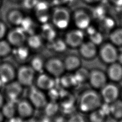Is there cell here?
<instances>
[{
	"label": "cell",
	"mask_w": 122,
	"mask_h": 122,
	"mask_svg": "<svg viewBox=\"0 0 122 122\" xmlns=\"http://www.w3.org/2000/svg\"><path fill=\"white\" fill-rule=\"evenodd\" d=\"M90 71L85 68H79L75 71L74 76L78 83H81L89 79Z\"/></svg>",
	"instance_id": "24"
},
{
	"label": "cell",
	"mask_w": 122,
	"mask_h": 122,
	"mask_svg": "<svg viewBox=\"0 0 122 122\" xmlns=\"http://www.w3.org/2000/svg\"><path fill=\"white\" fill-rule=\"evenodd\" d=\"M46 114L48 116H51L55 115L59 109V104L54 101L48 102L44 107Z\"/></svg>",
	"instance_id": "29"
},
{
	"label": "cell",
	"mask_w": 122,
	"mask_h": 122,
	"mask_svg": "<svg viewBox=\"0 0 122 122\" xmlns=\"http://www.w3.org/2000/svg\"><path fill=\"white\" fill-rule=\"evenodd\" d=\"M23 122H40L39 121H37L35 119H29L26 120V121H24Z\"/></svg>",
	"instance_id": "48"
},
{
	"label": "cell",
	"mask_w": 122,
	"mask_h": 122,
	"mask_svg": "<svg viewBox=\"0 0 122 122\" xmlns=\"http://www.w3.org/2000/svg\"><path fill=\"white\" fill-rule=\"evenodd\" d=\"M51 42V48L57 52L63 51L67 46L65 41L60 39L55 40V39L50 41Z\"/></svg>",
	"instance_id": "33"
},
{
	"label": "cell",
	"mask_w": 122,
	"mask_h": 122,
	"mask_svg": "<svg viewBox=\"0 0 122 122\" xmlns=\"http://www.w3.org/2000/svg\"><path fill=\"white\" fill-rule=\"evenodd\" d=\"M69 0H53V3L57 6H62L64 4L67 3Z\"/></svg>",
	"instance_id": "43"
},
{
	"label": "cell",
	"mask_w": 122,
	"mask_h": 122,
	"mask_svg": "<svg viewBox=\"0 0 122 122\" xmlns=\"http://www.w3.org/2000/svg\"><path fill=\"white\" fill-rule=\"evenodd\" d=\"M24 16L23 13L18 10H12L9 11L7 15L9 22L12 25L19 26L22 23Z\"/></svg>",
	"instance_id": "20"
},
{
	"label": "cell",
	"mask_w": 122,
	"mask_h": 122,
	"mask_svg": "<svg viewBox=\"0 0 122 122\" xmlns=\"http://www.w3.org/2000/svg\"><path fill=\"white\" fill-rule=\"evenodd\" d=\"M7 40L11 46L17 47L23 45L27 40L26 33L20 27L16 28L8 33Z\"/></svg>",
	"instance_id": "6"
},
{
	"label": "cell",
	"mask_w": 122,
	"mask_h": 122,
	"mask_svg": "<svg viewBox=\"0 0 122 122\" xmlns=\"http://www.w3.org/2000/svg\"><path fill=\"white\" fill-rule=\"evenodd\" d=\"M103 20V24L104 27L107 30H112L113 29L114 26H115V21L112 18L105 17Z\"/></svg>",
	"instance_id": "37"
},
{
	"label": "cell",
	"mask_w": 122,
	"mask_h": 122,
	"mask_svg": "<svg viewBox=\"0 0 122 122\" xmlns=\"http://www.w3.org/2000/svg\"><path fill=\"white\" fill-rule=\"evenodd\" d=\"M30 66L35 72H41L44 69L45 62L40 57L36 56L31 60Z\"/></svg>",
	"instance_id": "27"
},
{
	"label": "cell",
	"mask_w": 122,
	"mask_h": 122,
	"mask_svg": "<svg viewBox=\"0 0 122 122\" xmlns=\"http://www.w3.org/2000/svg\"><path fill=\"white\" fill-rule=\"evenodd\" d=\"M34 8L35 16L38 20L42 24L46 23L51 15L49 4L44 1L38 2Z\"/></svg>",
	"instance_id": "10"
},
{
	"label": "cell",
	"mask_w": 122,
	"mask_h": 122,
	"mask_svg": "<svg viewBox=\"0 0 122 122\" xmlns=\"http://www.w3.org/2000/svg\"><path fill=\"white\" fill-rule=\"evenodd\" d=\"M117 61H118L119 64L122 65V53L118 55Z\"/></svg>",
	"instance_id": "47"
},
{
	"label": "cell",
	"mask_w": 122,
	"mask_h": 122,
	"mask_svg": "<svg viewBox=\"0 0 122 122\" xmlns=\"http://www.w3.org/2000/svg\"><path fill=\"white\" fill-rule=\"evenodd\" d=\"M67 122H85V120L81 115L74 114L69 118Z\"/></svg>",
	"instance_id": "39"
},
{
	"label": "cell",
	"mask_w": 122,
	"mask_h": 122,
	"mask_svg": "<svg viewBox=\"0 0 122 122\" xmlns=\"http://www.w3.org/2000/svg\"><path fill=\"white\" fill-rule=\"evenodd\" d=\"M73 20L77 29L86 30L90 26L91 20L90 15L84 10H78L73 14Z\"/></svg>",
	"instance_id": "9"
},
{
	"label": "cell",
	"mask_w": 122,
	"mask_h": 122,
	"mask_svg": "<svg viewBox=\"0 0 122 122\" xmlns=\"http://www.w3.org/2000/svg\"><path fill=\"white\" fill-rule=\"evenodd\" d=\"M35 73L30 66H22L16 72L17 81L22 86H30L34 81Z\"/></svg>",
	"instance_id": "4"
},
{
	"label": "cell",
	"mask_w": 122,
	"mask_h": 122,
	"mask_svg": "<svg viewBox=\"0 0 122 122\" xmlns=\"http://www.w3.org/2000/svg\"><path fill=\"white\" fill-rule=\"evenodd\" d=\"M33 22L29 18L24 17L22 23L20 25V27L26 33L27 31H30L31 28H33Z\"/></svg>",
	"instance_id": "36"
},
{
	"label": "cell",
	"mask_w": 122,
	"mask_h": 122,
	"mask_svg": "<svg viewBox=\"0 0 122 122\" xmlns=\"http://www.w3.org/2000/svg\"><path fill=\"white\" fill-rule=\"evenodd\" d=\"M106 10L103 6H97L93 11V14L95 17L99 20H102L106 17Z\"/></svg>",
	"instance_id": "35"
},
{
	"label": "cell",
	"mask_w": 122,
	"mask_h": 122,
	"mask_svg": "<svg viewBox=\"0 0 122 122\" xmlns=\"http://www.w3.org/2000/svg\"><path fill=\"white\" fill-rule=\"evenodd\" d=\"M110 39L113 45H122V28L113 30L110 35Z\"/></svg>",
	"instance_id": "26"
},
{
	"label": "cell",
	"mask_w": 122,
	"mask_h": 122,
	"mask_svg": "<svg viewBox=\"0 0 122 122\" xmlns=\"http://www.w3.org/2000/svg\"><path fill=\"white\" fill-rule=\"evenodd\" d=\"M91 85L97 89H102L106 84V78L103 72L98 70L90 71L89 79Z\"/></svg>",
	"instance_id": "12"
},
{
	"label": "cell",
	"mask_w": 122,
	"mask_h": 122,
	"mask_svg": "<svg viewBox=\"0 0 122 122\" xmlns=\"http://www.w3.org/2000/svg\"><path fill=\"white\" fill-rule=\"evenodd\" d=\"M61 84L64 87H71L75 86L78 83L75 80L74 75H66L61 76Z\"/></svg>",
	"instance_id": "30"
},
{
	"label": "cell",
	"mask_w": 122,
	"mask_h": 122,
	"mask_svg": "<svg viewBox=\"0 0 122 122\" xmlns=\"http://www.w3.org/2000/svg\"><path fill=\"white\" fill-rule=\"evenodd\" d=\"M48 116H47V117H45L43 119H42V120L41 121H39L40 122H50V121L49 120L48 117Z\"/></svg>",
	"instance_id": "49"
},
{
	"label": "cell",
	"mask_w": 122,
	"mask_h": 122,
	"mask_svg": "<svg viewBox=\"0 0 122 122\" xmlns=\"http://www.w3.org/2000/svg\"><path fill=\"white\" fill-rule=\"evenodd\" d=\"M55 27L52 25L45 23L41 28V37L49 41L54 40L56 36V32Z\"/></svg>",
	"instance_id": "19"
},
{
	"label": "cell",
	"mask_w": 122,
	"mask_h": 122,
	"mask_svg": "<svg viewBox=\"0 0 122 122\" xmlns=\"http://www.w3.org/2000/svg\"><path fill=\"white\" fill-rule=\"evenodd\" d=\"M108 76L114 81H118L122 78V66L119 63H112L108 69Z\"/></svg>",
	"instance_id": "21"
},
{
	"label": "cell",
	"mask_w": 122,
	"mask_h": 122,
	"mask_svg": "<svg viewBox=\"0 0 122 122\" xmlns=\"http://www.w3.org/2000/svg\"><path fill=\"white\" fill-rule=\"evenodd\" d=\"M25 5L27 7L30 8V7H35L36 4L38 3V1L37 0H25L24 1Z\"/></svg>",
	"instance_id": "41"
},
{
	"label": "cell",
	"mask_w": 122,
	"mask_h": 122,
	"mask_svg": "<svg viewBox=\"0 0 122 122\" xmlns=\"http://www.w3.org/2000/svg\"><path fill=\"white\" fill-rule=\"evenodd\" d=\"M4 118V116L3 115L1 111H0V122H3Z\"/></svg>",
	"instance_id": "50"
},
{
	"label": "cell",
	"mask_w": 122,
	"mask_h": 122,
	"mask_svg": "<svg viewBox=\"0 0 122 122\" xmlns=\"http://www.w3.org/2000/svg\"><path fill=\"white\" fill-rule=\"evenodd\" d=\"M7 28L4 23L0 21V40L4 37L6 33Z\"/></svg>",
	"instance_id": "40"
},
{
	"label": "cell",
	"mask_w": 122,
	"mask_h": 122,
	"mask_svg": "<svg viewBox=\"0 0 122 122\" xmlns=\"http://www.w3.org/2000/svg\"><path fill=\"white\" fill-rule=\"evenodd\" d=\"M99 109L105 116L111 114V105L109 103L105 102L104 103L101 104Z\"/></svg>",
	"instance_id": "38"
},
{
	"label": "cell",
	"mask_w": 122,
	"mask_h": 122,
	"mask_svg": "<svg viewBox=\"0 0 122 122\" xmlns=\"http://www.w3.org/2000/svg\"><path fill=\"white\" fill-rule=\"evenodd\" d=\"M1 109L4 117L8 119L15 116L16 112H17L16 105H15L14 102L9 101L6 103H4Z\"/></svg>",
	"instance_id": "22"
},
{
	"label": "cell",
	"mask_w": 122,
	"mask_h": 122,
	"mask_svg": "<svg viewBox=\"0 0 122 122\" xmlns=\"http://www.w3.org/2000/svg\"><path fill=\"white\" fill-rule=\"evenodd\" d=\"M51 18L53 25L60 30L66 29L71 19L70 11L63 6H56L52 11Z\"/></svg>",
	"instance_id": "2"
},
{
	"label": "cell",
	"mask_w": 122,
	"mask_h": 122,
	"mask_svg": "<svg viewBox=\"0 0 122 122\" xmlns=\"http://www.w3.org/2000/svg\"><path fill=\"white\" fill-rule=\"evenodd\" d=\"M44 69L48 74L53 77L61 76L65 71L63 61L56 57L51 58L47 60L45 62Z\"/></svg>",
	"instance_id": "3"
},
{
	"label": "cell",
	"mask_w": 122,
	"mask_h": 122,
	"mask_svg": "<svg viewBox=\"0 0 122 122\" xmlns=\"http://www.w3.org/2000/svg\"><path fill=\"white\" fill-rule=\"evenodd\" d=\"M84 34L81 30L77 29L68 31L65 37L64 41L71 48H79L84 41Z\"/></svg>",
	"instance_id": "5"
},
{
	"label": "cell",
	"mask_w": 122,
	"mask_h": 122,
	"mask_svg": "<svg viewBox=\"0 0 122 122\" xmlns=\"http://www.w3.org/2000/svg\"><path fill=\"white\" fill-rule=\"evenodd\" d=\"M111 105V114L115 118H122V101L116 100Z\"/></svg>",
	"instance_id": "28"
},
{
	"label": "cell",
	"mask_w": 122,
	"mask_h": 122,
	"mask_svg": "<svg viewBox=\"0 0 122 122\" xmlns=\"http://www.w3.org/2000/svg\"><path fill=\"white\" fill-rule=\"evenodd\" d=\"M29 101L34 107L44 108L48 102L47 97L42 90L40 89L32 88L29 94Z\"/></svg>",
	"instance_id": "7"
},
{
	"label": "cell",
	"mask_w": 122,
	"mask_h": 122,
	"mask_svg": "<svg viewBox=\"0 0 122 122\" xmlns=\"http://www.w3.org/2000/svg\"><path fill=\"white\" fill-rule=\"evenodd\" d=\"M24 121L23 120L22 118L20 117H16L14 116L8 119V121L7 122H23Z\"/></svg>",
	"instance_id": "42"
},
{
	"label": "cell",
	"mask_w": 122,
	"mask_h": 122,
	"mask_svg": "<svg viewBox=\"0 0 122 122\" xmlns=\"http://www.w3.org/2000/svg\"><path fill=\"white\" fill-rule=\"evenodd\" d=\"M16 77V71L10 63L5 62L0 64V80L2 83H8Z\"/></svg>",
	"instance_id": "8"
},
{
	"label": "cell",
	"mask_w": 122,
	"mask_h": 122,
	"mask_svg": "<svg viewBox=\"0 0 122 122\" xmlns=\"http://www.w3.org/2000/svg\"></svg>",
	"instance_id": "52"
},
{
	"label": "cell",
	"mask_w": 122,
	"mask_h": 122,
	"mask_svg": "<svg viewBox=\"0 0 122 122\" xmlns=\"http://www.w3.org/2000/svg\"><path fill=\"white\" fill-rule=\"evenodd\" d=\"M5 91L10 101L14 102L20 95L22 91V86L17 81H12L7 83Z\"/></svg>",
	"instance_id": "16"
},
{
	"label": "cell",
	"mask_w": 122,
	"mask_h": 122,
	"mask_svg": "<svg viewBox=\"0 0 122 122\" xmlns=\"http://www.w3.org/2000/svg\"><path fill=\"white\" fill-rule=\"evenodd\" d=\"M105 117L98 108L91 112L89 119L91 122H103Z\"/></svg>",
	"instance_id": "31"
},
{
	"label": "cell",
	"mask_w": 122,
	"mask_h": 122,
	"mask_svg": "<svg viewBox=\"0 0 122 122\" xmlns=\"http://www.w3.org/2000/svg\"><path fill=\"white\" fill-rule=\"evenodd\" d=\"M86 3H97L101 0H83Z\"/></svg>",
	"instance_id": "45"
},
{
	"label": "cell",
	"mask_w": 122,
	"mask_h": 122,
	"mask_svg": "<svg viewBox=\"0 0 122 122\" xmlns=\"http://www.w3.org/2000/svg\"><path fill=\"white\" fill-rule=\"evenodd\" d=\"M119 94L118 89L115 85L105 84L102 88V96L105 102L111 103L116 100Z\"/></svg>",
	"instance_id": "14"
},
{
	"label": "cell",
	"mask_w": 122,
	"mask_h": 122,
	"mask_svg": "<svg viewBox=\"0 0 122 122\" xmlns=\"http://www.w3.org/2000/svg\"><path fill=\"white\" fill-rule=\"evenodd\" d=\"M110 1L116 7H122V0H110Z\"/></svg>",
	"instance_id": "44"
},
{
	"label": "cell",
	"mask_w": 122,
	"mask_h": 122,
	"mask_svg": "<svg viewBox=\"0 0 122 122\" xmlns=\"http://www.w3.org/2000/svg\"><path fill=\"white\" fill-rule=\"evenodd\" d=\"M11 51V46L8 41L0 40V57L8 55Z\"/></svg>",
	"instance_id": "32"
},
{
	"label": "cell",
	"mask_w": 122,
	"mask_h": 122,
	"mask_svg": "<svg viewBox=\"0 0 122 122\" xmlns=\"http://www.w3.org/2000/svg\"><path fill=\"white\" fill-rule=\"evenodd\" d=\"M36 85L42 91H49L55 86V81L53 77L48 73H41L37 78Z\"/></svg>",
	"instance_id": "13"
},
{
	"label": "cell",
	"mask_w": 122,
	"mask_h": 122,
	"mask_svg": "<svg viewBox=\"0 0 122 122\" xmlns=\"http://www.w3.org/2000/svg\"><path fill=\"white\" fill-rule=\"evenodd\" d=\"M63 61L65 69L68 71H75L81 67V59L74 55L67 56Z\"/></svg>",
	"instance_id": "18"
},
{
	"label": "cell",
	"mask_w": 122,
	"mask_h": 122,
	"mask_svg": "<svg viewBox=\"0 0 122 122\" xmlns=\"http://www.w3.org/2000/svg\"><path fill=\"white\" fill-rule=\"evenodd\" d=\"M120 122H122V119L120 121Z\"/></svg>",
	"instance_id": "51"
},
{
	"label": "cell",
	"mask_w": 122,
	"mask_h": 122,
	"mask_svg": "<svg viewBox=\"0 0 122 122\" xmlns=\"http://www.w3.org/2000/svg\"><path fill=\"white\" fill-rule=\"evenodd\" d=\"M117 50L112 44H106L101 50L100 56L102 59L108 63H113L117 61L118 57Z\"/></svg>",
	"instance_id": "11"
},
{
	"label": "cell",
	"mask_w": 122,
	"mask_h": 122,
	"mask_svg": "<svg viewBox=\"0 0 122 122\" xmlns=\"http://www.w3.org/2000/svg\"><path fill=\"white\" fill-rule=\"evenodd\" d=\"M4 104V99L3 96L0 93V109Z\"/></svg>",
	"instance_id": "46"
},
{
	"label": "cell",
	"mask_w": 122,
	"mask_h": 122,
	"mask_svg": "<svg viewBox=\"0 0 122 122\" xmlns=\"http://www.w3.org/2000/svg\"><path fill=\"white\" fill-rule=\"evenodd\" d=\"M14 56L15 58L20 61L26 60L30 56L29 50L23 45L16 47L13 51Z\"/></svg>",
	"instance_id": "23"
},
{
	"label": "cell",
	"mask_w": 122,
	"mask_h": 122,
	"mask_svg": "<svg viewBox=\"0 0 122 122\" xmlns=\"http://www.w3.org/2000/svg\"><path fill=\"white\" fill-rule=\"evenodd\" d=\"M96 46L90 41H83L79 47L81 55L86 59L93 58L97 53Z\"/></svg>",
	"instance_id": "15"
},
{
	"label": "cell",
	"mask_w": 122,
	"mask_h": 122,
	"mask_svg": "<svg viewBox=\"0 0 122 122\" xmlns=\"http://www.w3.org/2000/svg\"><path fill=\"white\" fill-rule=\"evenodd\" d=\"M101 104L100 96L93 90H87L83 92L78 101L79 108L84 112H91L98 109Z\"/></svg>",
	"instance_id": "1"
},
{
	"label": "cell",
	"mask_w": 122,
	"mask_h": 122,
	"mask_svg": "<svg viewBox=\"0 0 122 122\" xmlns=\"http://www.w3.org/2000/svg\"><path fill=\"white\" fill-rule=\"evenodd\" d=\"M26 41L28 46L32 49H36L40 48L42 42V38L41 36L32 34L27 38Z\"/></svg>",
	"instance_id": "25"
},
{
	"label": "cell",
	"mask_w": 122,
	"mask_h": 122,
	"mask_svg": "<svg viewBox=\"0 0 122 122\" xmlns=\"http://www.w3.org/2000/svg\"><path fill=\"white\" fill-rule=\"evenodd\" d=\"M89 35L90 37V41L96 45L101 44L102 41L103 37L102 34L97 30Z\"/></svg>",
	"instance_id": "34"
},
{
	"label": "cell",
	"mask_w": 122,
	"mask_h": 122,
	"mask_svg": "<svg viewBox=\"0 0 122 122\" xmlns=\"http://www.w3.org/2000/svg\"><path fill=\"white\" fill-rule=\"evenodd\" d=\"M34 107L29 101L21 100L17 103V112L21 118H27L33 114Z\"/></svg>",
	"instance_id": "17"
}]
</instances>
